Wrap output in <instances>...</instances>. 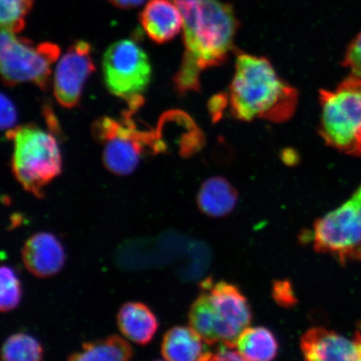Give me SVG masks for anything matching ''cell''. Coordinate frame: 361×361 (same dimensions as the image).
Listing matches in <instances>:
<instances>
[{"mask_svg": "<svg viewBox=\"0 0 361 361\" xmlns=\"http://www.w3.org/2000/svg\"><path fill=\"white\" fill-rule=\"evenodd\" d=\"M182 13L185 52L174 78L180 94L200 88L202 71L219 66L234 47L238 22L233 8L219 0H173Z\"/></svg>", "mask_w": 361, "mask_h": 361, "instance_id": "obj_1", "label": "cell"}, {"mask_svg": "<svg viewBox=\"0 0 361 361\" xmlns=\"http://www.w3.org/2000/svg\"><path fill=\"white\" fill-rule=\"evenodd\" d=\"M227 99L238 120L282 123L295 114L298 92L279 78L267 59L240 52Z\"/></svg>", "mask_w": 361, "mask_h": 361, "instance_id": "obj_2", "label": "cell"}, {"mask_svg": "<svg viewBox=\"0 0 361 361\" xmlns=\"http://www.w3.org/2000/svg\"><path fill=\"white\" fill-rule=\"evenodd\" d=\"M202 292L189 310V326L209 345L236 346L241 334L250 327L252 312L239 288L224 281L201 284Z\"/></svg>", "mask_w": 361, "mask_h": 361, "instance_id": "obj_3", "label": "cell"}, {"mask_svg": "<svg viewBox=\"0 0 361 361\" xmlns=\"http://www.w3.org/2000/svg\"><path fill=\"white\" fill-rule=\"evenodd\" d=\"M7 137L13 142V175L25 190L42 198L44 188L61 173L56 139L35 126L11 129Z\"/></svg>", "mask_w": 361, "mask_h": 361, "instance_id": "obj_4", "label": "cell"}, {"mask_svg": "<svg viewBox=\"0 0 361 361\" xmlns=\"http://www.w3.org/2000/svg\"><path fill=\"white\" fill-rule=\"evenodd\" d=\"M319 135L326 145L361 157V80L353 75L319 92Z\"/></svg>", "mask_w": 361, "mask_h": 361, "instance_id": "obj_5", "label": "cell"}, {"mask_svg": "<svg viewBox=\"0 0 361 361\" xmlns=\"http://www.w3.org/2000/svg\"><path fill=\"white\" fill-rule=\"evenodd\" d=\"M134 113L126 111L121 120L103 116L93 124L94 138L104 147V164L113 174H132L144 156L157 154L156 130L139 128Z\"/></svg>", "mask_w": 361, "mask_h": 361, "instance_id": "obj_6", "label": "cell"}, {"mask_svg": "<svg viewBox=\"0 0 361 361\" xmlns=\"http://www.w3.org/2000/svg\"><path fill=\"white\" fill-rule=\"evenodd\" d=\"M104 80L108 90L128 103L137 111L144 103L152 79V66L147 53L133 39L112 44L103 57Z\"/></svg>", "mask_w": 361, "mask_h": 361, "instance_id": "obj_7", "label": "cell"}, {"mask_svg": "<svg viewBox=\"0 0 361 361\" xmlns=\"http://www.w3.org/2000/svg\"><path fill=\"white\" fill-rule=\"evenodd\" d=\"M1 30L0 70L4 82L11 87L31 82L48 90L51 67L60 56V47L51 42L35 45L31 40Z\"/></svg>", "mask_w": 361, "mask_h": 361, "instance_id": "obj_8", "label": "cell"}, {"mask_svg": "<svg viewBox=\"0 0 361 361\" xmlns=\"http://www.w3.org/2000/svg\"><path fill=\"white\" fill-rule=\"evenodd\" d=\"M314 247L342 265L361 260V184L345 202L315 221Z\"/></svg>", "mask_w": 361, "mask_h": 361, "instance_id": "obj_9", "label": "cell"}, {"mask_svg": "<svg viewBox=\"0 0 361 361\" xmlns=\"http://www.w3.org/2000/svg\"><path fill=\"white\" fill-rule=\"evenodd\" d=\"M92 47L84 40L71 45L56 66L54 78V92L63 107L78 105L85 83L94 71Z\"/></svg>", "mask_w": 361, "mask_h": 361, "instance_id": "obj_10", "label": "cell"}, {"mask_svg": "<svg viewBox=\"0 0 361 361\" xmlns=\"http://www.w3.org/2000/svg\"><path fill=\"white\" fill-rule=\"evenodd\" d=\"M300 347L307 360L361 361V332L347 338L336 331L314 327L301 337Z\"/></svg>", "mask_w": 361, "mask_h": 361, "instance_id": "obj_11", "label": "cell"}, {"mask_svg": "<svg viewBox=\"0 0 361 361\" xmlns=\"http://www.w3.org/2000/svg\"><path fill=\"white\" fill-rule=\"evenodd\" d=\"M64 248L53 234L42 232L31 236L22 250V259L29 272L39 278L56 275L65 264Z\"/></svg>", "mask_w": 361, "mask_h": 361, "instance_id": "obj_12", "label": "cell"}, {"mask_svg": "<svg viewBox=\"0 0 361 361\" xmlns=\"http://www.w3.org/2000/svg\"><path fill=\"white\" fill-rule=\"evenodd\" d=\"M140 22L153 42H170L183 30V19L173 0H150L144 7Z\"/></svg>", "mask_w": 361, "mask_h": 361, "instance_id": "obj_13", "label": "cell"}, {"mask_svg": "<svg viewBox=\"0 0 361 361\" xmlns=\"http://www.w3.org/2000/svg\"><path fill=\"white\" fill-rule=\"evenodd\" d=\"M202 338L191 327L176 326L165 334L161 355L169 361L211 360L212 354Z\"/></svg>", "mask_w": 361, "mask_h": 361, "instance_id": "obj_14", "label": "cell"}, {"mask_svg": "<svg viewBox=\"0 0 361 361\" xmlns=\"http://www.w3.org/2000/svg\"><path fill=\"white\" fill-rule=\"evenodd\" d=\"M117 324L126 338L138 345L150 343L158 329L155 314L147 305L138 302H129L121 307Z\"/></svg>", "mask_w": 361, "mask_h": 361, "instance_id": "obj_15", "label": "cell"}, {"mask_svg": "<svg viewBox=\"0 0 361 361\" xmlns=\"http://www.w3.org/2000/svg\"><path fill=\"white\" fill-rule=\"evenodd\" d=\"M197 202L202 214L212 218H222L236 207L238 192L227 179L213 177L202 184Z\"/></svg>", "mask_w": 361, "mask_h": 361, "instance_id": "obj_16", "label": "cell"}, {"mask_svg": "<svg viewBox=\"0 0 361 361\" xmlns=\"http://www.w3.org/2000/svg\"><path fill=\"white\" fill-rule=\"evenodd\" d=\"M236 347L245 360H272L279 344L274 334L264 327H247L239 336Z\"/></svg>", "mask_w": 361, "mask_h": 361, "instance_id": "obj_17", "label": "cell"}, {"mask_svg": "<svg viewBox=\"0 0 361 361\" xmlns=\"http://www.w3.org/2000/svg\"><path fill=\"white\" fill-rule=\"evenodd\" d=\"M133 350L129 343L118 336H111L94 342L85 343L82 350L72 354L69 360L126 361L132 359Z\"/></svg>", "mask_w": 361, "mask_h": 361, "instance_id": "obj_18", "label": "cell"}, {"mask_svg": "<svg viewBox=\"0 0 361 361\" xmlns=\"http://www.w3.org/2000/svg\"><path fill=\"white\" fill-rule=\"evenodd\" d=\"M1 355L2 360L6 361H39L43 359L44 350L35 338L19 333L7 338Z\"/></svg>", "mask_w": 361, "mask_h": 361, "instance_id": "obj_19", "label": "cell"}, {"mask_svg": "<svg viewBox=\"0 0 361 361\" xmlns=\"http://www.w3.org/2000/svg\"><path fill=\"white\" fill-rule=\"evenodd\" d=\"M34 0H0V23L2 29L19 34L25 26L26 16Z\"/></svg>", "mask_w": 361, "mask_h": 361, "instance_id": "obj_20", "label": "cell"}, {"mask_svg": "<svg viewBox=\"0 0 361 361\" xmlns=\"http://www.w3.org/2000/svg\"><path fill=\"white\" fill-rule=\"evenodd\" d=\"M0 310L8 312L19 305L21 300V286L19 279L8 266H2L0 271Z\"/></svg>", "mask_w": 361, "mask_h": 361, "instance_id": "obj_21", "label": "cell"}, {"mask_svg": "<svg viewBox=\"0 0 361 361\" xmlns=\"http://www.w3.org/2000/svg\"><path fill=\"white\" fill-rule=\"evenodd\" d=\"M342 65L361 80V32L350 44Z\"/></svg>", "mask_w": 361, "mask_h": 361, "instance_id": "obj_22", "label": "cell"}, {"mask_svg": "<svg viewBox=\"0 0 361 361\" xmlns=\"http://www.w3.org/2000/svg\"><path fill=\"white\" fill-rule=\"evenodd\" d=\"M274 300L284 308H290L297 303L295 291L290 281H279L274 283L272 288Z\"/></svg>", "mask_w": 361, "mask_h": 361, "instance_id": "obj_23", "label": "cell"}, {"mask_svg": "<svg viewBox=\"0 0 361 361\" xmlns=\"http://www.w3.org/2000/svg\"><path fill=\"white\" fill-rule=\"evenodd\" d=\"M1 128L10 129L16 124L17 112L15 106L6 94H1Z\"/></svg>", "mask_w": 361, "mask_h": 361, "instance_id": "obj_24", "label": "cell"}, {"mask_svg": "<svg viewBox=\"0 0 361 361\" xmlns=\"http://www.w3.org/2000/svg\"><path fill=\"white\" fill-rule=\"evenodd\" d=\"M211 360H245L236 346L220 344L212 354Z\"/></svg>", "mask_w": 361, "mask_h": 361, "instance_id": "obj_25", "label": "cell"}, {"mask_svg": "<svg viewBox=\"0 0 361 361\" xmlns=\"http://www.w3.org/2000/svg\"><path fill=\"white\" fill-rule=\"evenodd\" d=\"M109 1L116 7L133 8L141 6V4L145 2V0H109Z\"/></svg>", "mask_w": 361, "mask_h": 361, "instance_id": "obj_26", "label": "cell"}]
</instances>
